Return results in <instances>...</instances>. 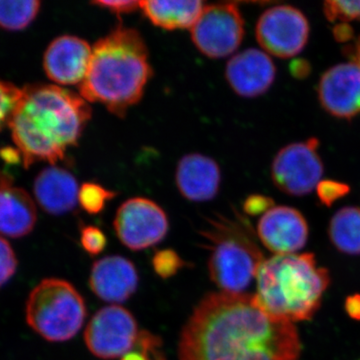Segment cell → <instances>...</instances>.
<instances>
[{
    "mask_svg": "<svg viewBox=\"0 0 360 360\" xmlns=\"http://www.w3.org/2000/svg\"><path fill=\"white\" fill-rule=\"evenodd\" d=\"M153 73L141 33L120 25L92 47L79 94L87 103L103 104L112 115L123 117L141 101Z\"/></svg>",
    "mask_w": 360,
    "mask_h": 360,
    "instance_id": "3957f363",
    "label": "cell"
},
{
    "mask_svg": "<svg viewBox=\"0 0 360 360\" xmlns=\"http://www.w3.org/2000/svg\"><path fill=\"white\" fill-rule=\"evenodd\" d=\"M276 68L266 52L250 49L232 56L225 68V77L239 96H262L274 84Z\"/></svg>",
    "mask_w": 360,
    "mask_h": 360,
    "instance_id": "9a60e30c",
    "label": "cell"
},
{
    "mask_svg": "<svg viewBox=\"0 0 360 360\" xmlns=\"http://www.w3.org/2000/svg\"><path fill=\"white\" fill-rule=\"evenodd\" d=\"M274 205L270 198L264 196L252 195L248 198L245 202V212L250 215H257L259 213L266 212Z\"/></svg>",
    "mask_w": 360,
    "mask_h": 360,
    "instance_id": "4dcf8cb0",
    "label": "cell"
},
{
    "mask_svg": "<svg viewBox=\"0 0 360 360\" xmlns=\"http://www.w3.org/2000/svg\"><path fill=\"white\" fill-rule=\"evenodd\" d=\"M317 191H319V196L322 202L326 203V205H331L333 201L345 195L347 193L348 188L345 184L326 181L319 184Z\"/></svg>",
    "mask_w": 360,
    "mask_h": 360,
    "instance_id": "f1b7e54d",
    "label": "cell"
},
{
    "mask_svg": "<svg viewBox=\"0 0 360 360\" xmlns=\"http://www.w3.org/2000/svg\"><path fill=\"white\" fill-rule=\"evenodd\" d=\"M33 193L45 212L63 215L77 206L79 188L75 175L65 168H44L34 180Z\"/></svg>",
    "mask_w": 360,
    "mask_h": 360,
    "instance_id": "d6986e66",
    "label": "cell"
},
{
    "mask_svg": "<svg viewBox=\"0 0 360 360\" xmlns=\"http://www.w3.org/2000/svg\"><path fill=\"white\" fill-rule=\"evenodd\" d=\"M91 115L80 94L58 85L35 84L22 89L7 125L26 168L39 161L54 165L77 146Z\"/></svg>",
    "mask_w": 360,
    "mask_h": 360,
    "instance_id": "7a4b0ae2",
    "label": "cell"
},
{
    "mask_svg": "<svg viewBox=\"0 0 360 360\" xmlns=\"http://www.w3.org/2000/svg\"><path fill=\"white\" fill-rule=\"evenodd\" d=\"M122 360H148V359L142 352H129L122 357Z\"/></svg>",
    "mask_w": 360,
    "mask_h": 360,
    "instance_id": "836d02e7",
    "label": "cell"
},
{
    "mask_svg": "<svg viewBox=\"0 0 360 360\" xmlns=\"http://www.w3.org/2000/svg\"><path fill=\"white\" fill-rule=\"evenodd\" d=\"M116 196L115 191L94 182H85L79 188L78 202L89 214H98L103 212L106 203Z\"/></svg>",
    "mask_w": 360,
    "mask_h": 360,
    "instance_id": "603a6c76",
    "label": "cell"
},
{
    "mask_svg": "<svg viewBox=\"0 0 360 360\" xmlns=\"http://www.w3.org/2000/svg\"><path fill=\"white\" fill-rule=\"evenodd\" d=\"M292 322L272 316L248 293L205 296L184 326L179 360H298Z\"/></svg>",
    "mask_w": 360,
    "mask_h": 360,
    "instance_id": "6da1fadb",
    "label": "cell"
},
{
    "mask_svg": "<svg viewBox=\"0 0 360 360\" xmlns=\"http://www.w3.org/2000/svg\"><path fill=\"white\" fill-rule=\"evenodd\" d=\"M22 96V89L11 82L0 79V130L4 124H8L16 105Z\"/></svg>",
    "mask_w": 360,
    "mask_h": 360,
    "instance_id": "d4e9b609",
    "label": "cell"
},
{
    "mask_svg": "<svg viewBox=\"0 0 360 360\" xmlns=\"http://www.w3.org/2000/svg\"><path fill=\"white\" fill-rule=\"evenodd\" d=\"M345 54L352 63H355L360 66V37L354 40L352 44L345 47Z\"/></svg>",
    "mask_w": 360,
    "mask_h": 360,
    "instance_id": "d6a6232c",
    "label": "cell"
},
{
    "mask_svg": "<svg viewBox=\"0 0 360 360\" xmlns=\"http://www.w3.org/2000/svg\"><path fill=\"white\" fill-rule=\"evenodd\" d=\"M328 236L333 245L348 255H360V208L347 206L330 220Z\"/></svg>",
    "mask_w": 360,
    "mask_h": 360,
    "instance_id": "44dd1931",
    "label": "cell"
},
{
    "mask_svg": "<svg viewBox=\"0 0 360 360\" xmlns=\"http://www.w3.org/2000/svg\"><path fill=\"white\" fill-rule=\"evenodd\" d=\"M316 139L288 144L278 151L271 167L272 180L284 193L303 196L321 184L323 163Z\"/></svg>",
    "mask_w": 360,
    "mask_h": 360,
    "instance_id": "ba28073f",
    "label": "cell"
},
{
    "mask_svg": "<svg viewBox=\"0 0 360 360\" xmlns=\"http://www.w3.org/2000/svg\"><path fill=\"white\" fill-rule=\"evenodd\" d=\"M139 8L153 25L162 30H191L205 8V2L198 0H144L139 1Z\"/></svg>",
    "mask_w": 360,
    "mask_h": 360,
    "instance_id": "ffe728a7",
    "label": "cell"
},
{
    "mask_svg": "<svg viewBox=\"0 0 360 360\" xmlns=\"http://www.w3.org/2000/svg\"><path fill=\"white\" fill-rule=\"evenodd\" d=\"M92 47L84 39L63 35L47 47L44 68L47 77L61 85L82 84L89 72Z\"/></svg>",
    "mask_w": 360,
    "mask_h": 360,
    "instance_id": "5bb4252c",
    "label": "cell"
},
{
    "mask_svg": "<svg viewBox=\"0 0 360 360\" xmlns=\"http://www.w3.org/2000/svg\"><path fill=\"white\" fill-rule=\"evenodd\" d=\"M26 322L44 340L63 342L77 335L86 317L84 297L68 281L46 278L26 302Z\"/></svg>",
    "mask_w": 360,
    "mask_h": 360,
    "instance_id": "8992f818",
    "label": "cell"
},
{
    "mask_svg": "<svg viewBox=\"0 0 360 360\" xmlns=\"http://www.w3.org/2000/svg\"><path fill=\"white\" fill-rule=\"evenodd\" d=\"M319 98L335 117L352 120L360 115V66L349 61L326 70L319 80Z\"/></svg>",
    "mask_w": 360,
    "mask_h": 360,
    "instance_id": "7c38bea8",
    "label": "cell"
},
{
    "mask_svg": "<svg viewBox=\"0 0 360 360\" xmlns=\"http://www.w3.org/2000/svg\"><path fill=\"white\" fill-rule=\"evenodd\" d=\"M91 4L98 6L99 8L110 11V13L117 14V15L131 13L139 8V1H131V0H112V1L101 0V1L91 2Z\"/></svg>",
    "mask_w": 360,
    "mask_h": 360,
    "instance_id": "f546056e",
    "label": "cell"
},
{
    "mask_svg": "<svg viewBox=\"0 0 360 360\" xmlns=\"http://www.w3.org/2000/svg\"><path fill=\"white\" fill-rule=\"evenodd\" d=\"M345 310L347 314L355 321H360V295H354L345 300Z\"/></svg>",
    "mask_w": 360,
    "mask_h": 360,
    "instance_id": "1f68e13d",
    "label": "cell"
},
{
    "mask_svg": "<svg viewBox=\"0 0 360 360\" xmlns=\"http://www.w3.org/2000/svg\"><path fill=\"white\" fill-rule=\"evenodd\" d=\"M153 265L158 276L162 278H169L184 267V262L174 250H163L155 253Z\"/></svg>",
    "mask_w": 360,
    "mask_h": 360,
    "instance_id": "484cf974",
    "label": "cell"
},
{
    "mask_svg": "<svg viewBox=\"0 0 360 360\" xmlns=\"http://www.w3.org/2000/svg\"><path fill=\"white\" fill-rule=\"evenodd\" d=\"M139 281L134 264L120 255L97 260L89 276V286L94 295L111 303L127 302L136 291Z\"/></svg>",
    "mask_w": 360,
    "mask_h": 360,
    "instance_id": "2e32d148",
    "label": "cell"
},
{
    "mask_svg": "<svg viewBox=\"0 0 360 360\" xmlns=\"http://www.w3.org/2000/svg\"><path fill=\"white\" fill-rule=\"evenodd\" d=\"M323 13L330 22H340L345 25L350 21L360 20V1H335L324 2Z\"/></svg>",
    "mask_w": 360,
    "mask_h": 360,
    "instance_id": "cb8c5ba5",
    "label": "cell"
},
{
    "mask_svg": "<svg viewBox=\"0 0 360 360\" xmlns=\"http://www.w3.org/2000/svg\"><path fill=\"white\" fill-rule=\"evenodd\" d=\"M113 225L122 245L134 251L158 245L169 229L165 210L146 198L124 201L116 212Z\"/></svg>",
    "mask_w": 360,
    "mask_h": 360,
    "instance_id": "8fae6325",
    "label": "cell"
},
{
    "mask_svg": "<svg viewBox=\"0 0 360 360\" xmlns=\"http://www.w3.org/2000/svg\"><path fill=\"white\" fill-rule=\"evenodd\" d=\"M257 234L265 248L276 255H295L307 245L309 225L297 210L272 206L260 217Z\"/></svg>",
    "mask_w": 360,
    "mask_h": 360,
    "instance_id": "4fadbf2b",
    "label": "cell"
},
{
    "mask_svg": "<svg viewBox=\"0 0 360 360\" xmlns=\"http://www.w3.org/2000/svg\"><path fill=\"white\" fill-rule=\"evenodd\" d=\"M18 269V258L6 238L0 236V288L6 285Z\"/></svg>",
    "mask_w": 360,
    "mask_h": 360,
    "instance_id": "83f0119b",
    "label": "cell"
},
{
    "mask_svg": "<svg viewBox=\"0 0 360 360\" xmlns=\"http://www.w3.org/2000/svg\"><path fill=\"white\" fill-rule=\"evenodd\" d=\"M196 49L210 58L234 53L245 37V20L238 4L232 2L205 6L191 28Z\"/></svg>",
    "mask_w": 360,
    "mask_h": 360,
    "instance_id": "52a82bcc",
    "label": "cell"
},
{
    "mask_svg": "<svg viewBox=\"0 0 360 360\" xmlns=\"http://www.w3.org/2000/svg\"><path fill=\"white\" fill-rule=\"evenodd\" d=\"M201 234L210 250L208 271L213 283L222 292L245 293L264 262L250 224L241 217H219Z\"/></svg>",
    "mask_w": 360,
    "mask_h": 360,
    "instance_id": "5b68a950",
    "label": "cell"
},
{
    "mask_svg": "<svg viewBox=\"0 0 360 360\" xmlns=\"http://www.w3.org/2000/svg\"><path fill=\"white\" fill-rule=\"evenodd\" d=\"M175 181L187 200L203 202L219 193L221 172L217 161L200 153L184 155L177 165Z\"/></svg>",
    "mask_w": 360,
    "mask_h": 360,
    "instance_id": "e0dca14e",
    "label": "cell"
},
{
    "mask_svg": "<svg viewBox=\"0 0 360 360\" xmlns=\"http://www.w3.org/2000/svg\"><path fill=\"white\" fill-rule=\"evenodd\" d=\"M309 22L295 7H270L258 18L255 37L264 52L279 58H290L309 41Z\"/></svg>",
    "mask_w": 360,
    "mask_h": 360,
    "instance_id": "9c48e42d",
    "label": "cell"
},
{
    "mask_svg": "<svg viewBox=\"0 0 360 360\" xmlns=\"http://www.w3.org/2000/svg\"><path fill=\"white\" fill-rule=\"evenodd\" d=\"M255 300L272 316L295 322L309 321L321 307L330 277L317 266L312 253L276 255L258 269Z\"/></svg>",
    "mask_w": 360,
    "mask_h": 360,
    "instance_id": "277c9868",
    "label": "cell"
},
{
    "mask_svg": "<svg viewBox=\"0 0 360 360\" xmlns=\"http://www.w3.org/2000/svg\"><path fill=\"white\" fill-rule=\"evenodd\" d=\"M80 243L82 248L92 257L101 255L105 250L108 238L98 227L86 225L80 232Z\"/></svg>",
    "mask_w": 360,
    "mask_h": 360,
    "instance_id": "4316f807",
    "label": "cell"
},
{
    "mask_svg": "<svg viewBox=\"0 0 360 360\" xmlns=\"http://www.w3.org/2000/svg\"><path fill=\"white\" fill-rule=\"evenodd\" d=\"M37 220V206L30 194L0 172V236L23 238L33 231Z\"/></svg>",
    "mask_w": 360,
    "mask_h": 360,
    "instance_id": "ac0fdd59",
    "label": "cell"
},
{
    "mask_svg": "<svg viewBox=\"0 0 360 360\" xmlns=\"http://www.w3.org/2000/svg\"><path fill=\"white\" fill-rule=\"evenodd\" d=\"M139 328L134 315L120 305L103 307L90 319L85 329V345L101 359L123 357L134 348Z\"/></svg>",
    "mask_w": 360,
    "mask_h": 360,
    "instance_id": "30bf717a",
    "label": "cell"
},
{
    "mask_svg": "<svg viewBox=\"0 0 360 360\" xmlns=\"http://www.w3.org/2000/svg\"><path fill=\"white\" fill-rule=\"evenodd\" d=\"M41 6L39 0H0V27L25 30L37 18Z\"/></svg>",
    "mask_w": 360,
    "mask_h": 360,
    "instance_id": "7402d4cb",
    "label": "cell"
}]
</instances>
